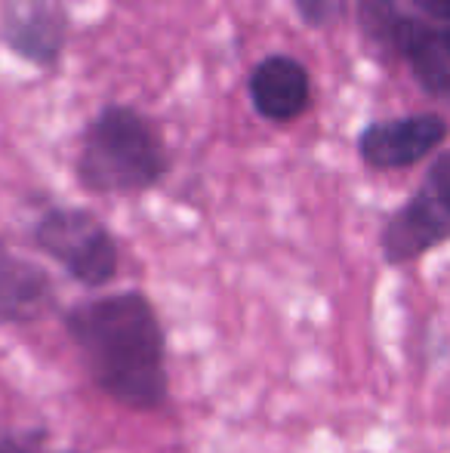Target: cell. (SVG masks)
Returning a JSON list of instances; mask_svg holds the SVG:
<instances>
[{
    "label": "cell",
    "mask_w": 450,
    "mask_h": 453,
    "mask_svg": "<svg viewBox=\"0 0 450 453\" xmlns=\"http://www.w3.org/2000/svg\"><path fill=\"white\" fill-rule=\"evenodd\" d=\"M93 386L133 413H157L170 401L167 334L142 290H114L74 303L62 315Z\"/></svg>",
    "instance_id": "obj_1"
},
{
    "label": "cell",
    "mask_w": 450,
    "mask_h": 453,
    "mask_svg": "<svg viewBox=\"0 0 450 453\" xmlns=\"http://www.w3.org/2000/svg\"><path fill=\"white\" fill-rule=\"evenodd\" d=\"M170 173V149L157 120L126 102L103 105L80 133L74 182L93 197H136Z\"/></svg>",
    "instance_id": "obj_2"
},
{
    "label": "cell",
    "mask_w": 450,
    "mask_h": 453,
    "mask_svg": "<svg viewBox=\"0 0 450 453\" xmlns=\"http://www.w3.org/2000/svg\"><path fill=\"white\" fill-rule=\"evenodd\" d=\"M31 244L87 290H103L118 278V241L87 207H47L31 226Z\"/></svg>",
    "instance_id": "obj_3"
},
{
    "label": "cell",
    "mask_w": 450,
    "mask_h": 453,
    "mask_svg": "<svg viewBox=\"0 0 450 453\" xmlns=\"http://www.w3.org/2000/svg\"><path fill=\"white\" fill-rule=\"evenodd\" d=\"M450 238V155L435 151L420 188L385 219L379 253L385 265H410Z\"/></svg>",
    "instance_id": "obj_4"
},
{
    "label": "cell",
    "mask_w": 450,
    "mask_h": 453,
    "mask_svg": "<svg viewBox=\"0 0 450 453\" xmlns=\"http://www.w3.org/2000/svg\"><path fill=\"white\" fill-rule=\"evenodd\" d=\"M447 142V118L441 111H416L370 120L358 133V157L373 173L410 170Z\"/></svg>",
    "instance_id": "obj_5"
},
{
    "label": "cell",
    "mask_w": 450,
    "mask_h": 453,
    "mask_svg": "<svg viewBox=\"0 0 450 453\" xmlns=\"http://www.w3.org/2000/svg\"><path fill=\"white\" fill-rule=\"evenodd\" d=\"M72 35L62 0H0V41L37 72H59Z\"/></svg>",
    "instance_id": "obj_6"
},
{
    "label": "cell",
    "mask_w": 450,
    "mask_h": 453,
    "mask_svg": "<svg viewBox=\"0 0 450 453\" xmlns=\"http://www.w3.org/2000/svg\"><path fill=\"white\" fill-rule=\"evenodd\" d=\"M247 96L265 124L287 127L312 108V74L296 56L269 53L247 74Z\"/></svg>",
    "instance_id": "obj_7"
},
{
    "label": "cell",
    "mask_w": 450,
    "mask_h": 453,
    "mask_svg": "<svg viewBox=\"0 0 450 453\" xmlns=\"http://www.w3.org/2000/svg\"><path fill=\"white\" fill-rule=\"evenodd\" d=\"M389 56L410 68L416 87L435 102L450 96V25L410 12L392 35Z\"/></svg>",
    "instance_id": "obj_8"
},
{
    "label": "cell",
    "mask_w": 450,
    "mask_h": 453,
    "mask_svg": "<svg viewBox=\"0 0 450 453\" xmlns=\"http://www.w3.org/2000/svg\"><path fill=\"white\" fill-rule=\"evenodd\" d=\"M59 305L53 274L0 241V327H28Z\"/></svg>",
    "instance_id": "obj_9"
},
{
    "label": "cell",
    "mask_w": 450,
    "mask_h": 453,
    "mask_svg": "<svg viewBox=\"0 0 450 453\" xmlns=\"http://www.w3.org/2000/svg\"><path fill=\"white\" fill-rule=\"evenodd\" d=\"M416 12L408 0H355V22H358L364 41L377 50V56L389 59L392 35L404 16ZM429 19V16H426Z\"/></svg>",
    "instance_id": "obj_10"
},
{
    "label": "cell",
    "mask_w": 450,
    "mask_h": 453,
    "mask_svg": "<svg viewBox=\"0 0 450 453\" xmlns=\"http://www.w3.org/2000/svg\"><path fill=\"white\" fill-rule=\"evenodd\" d=\"M290 4H294L296 19L312 31L337 28L352 10V0H290Z\"/></svg>",
    "instance_id": "obj_11"
},
{
    "label": "cell",
    "mask_w": 450,
    "mask_h": 453,
    "mask_svg": "<svg viewBox=\"0 0 450 453\" xmlns=\"http://www.w3.org/2000/svg\"><path fill=\"white\" fill-rule=\"evenodd\" d=\"M0 453H68L50 448L43 432H0Z\"/></svg>",
    "instance_id": "obj_12"
},
{
    "label": "cell",
    "mask_w": 450,
    "mask_h": 453,
    "mask_svg": "<svg viewBox=\"0 0 450 453\" xmlns=\"http://www.w3.org/2000/svg\"><path fill=\"white\" fill-rule=\"evenodd\" d=\"M420 16H429L435 22H447L450 25V0H408Z\"/></svg>",
    "instance_id": "obj_13"
}]
</instances>
